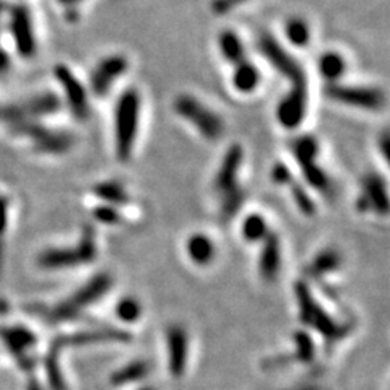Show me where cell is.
Returning <instances> with one entry per match:
<instances>
[{"instance_id": "6da1fadb", "label": "cell", "mask_w": 390, "mask_h": 390, "mask_svg": "<svg viewBox=\"0 0 390 390\" xmlns=\"http://www.w3.org/2000/svg\"><path fill=\"white\" fill-rule=\"evenodd\" d=\"M142 96L137 88H127L120 93L114 105L113 137L116 160L129 163L138 140L142 120Z\"/></svg>"}, {"instance_id": "7a4b0ae2", "label": "cell", "mask_w": 390, "mask_h": 390, "mask_svg": "<svg viewBox=\"0 0 390 390\" xmlns=\"http://www.w3.org/2000/svg\"><path fill=\"white\" fill-rule=\"evenodd\" d=\"M294 298L298 304L299 319L307 329H311L327 340H340L347 334V327L338 324L329 311L317 301L316 296L311 293L309 286L304 281L294 283Z\"/></svg>"}, {"instance_id": "3957f363", "label": "cell", "mask_w": 390, "mask_h": 390, "mask_svg": "<svg viewBox=\"0 0 390 390\" xmlns=\"http://www.w3.org/2000/svg\"><path fill=\"white\" fill-rule=\"evenodd\" d=\"M173 109L205 140L217 142L225 133V120L221 116L215 113L212 107L202 102L199 98L187 93L179 95L173 102Z\"/></svg>"}, {"instance_id": "277c9868", "label": "cell", "mask_w": 390, "mask_h": 390, "mask_svg": "<svg viewBox=\"0 0 390 390\" xmlns=\"http://www.w3.org/2000/svg\"><path fill=\"white\" fill-rule=\"evenodd\" d=\"M98 255L96 235L91 226H85L80 241L74 248H52L38 255V263L43 268H72L95 262Z\"/></svg>"}, {"instance_id": "5b68a950", "label": "cell", "mask_w": 390, "mask_h": 390, "mask_svg": "<svg viewBox=\"0 0 390 390\" xmlns=\"http://www.w3.org/2000/svg\"><path fill=\"white\" fill-rule=\"evenodd\" d=\"M12 132L31 142L36 151L46 155H64L75 145V138L69 132L49 129L46 125L25 119L10 125Z\"/></svg>"}, {"instance_id": "8992f818", "label": "cell", "mask_w": 390, "mask_h": 390, "mask_svg": "<svg viewBox=\"0 0 390 390\" xmlns=\"http://www.w3.org/2000/svg\"><path fill=\"white\" fill-rule=\"evenodd\" d=\"M259 52L262 54L263 59L267 61V64L277 72L278 75H281L285 80H288L290 87L294 85H307V74L293 54L286 51L275 36L263 33L257 41Z\"/></svg>"}, {"instance_id": "52a82bcc", "label": "cell", "mask_w": 390, "mask_h": 390, "mask_svg": "<svg viewBox=\"0 0 390 390\" xmlns=\"http://www.w3.org/2000/svg\"><path fill=\"white\" fill-rule=\"evenodd\" d=\"M113 286V277L109 273H98L91 280H88L82 288L75 291L69 299L61 303L51 311V317L54 321H70L82 314L83 309L93 306L96 301H100L107 291Z\"/></svg>"}, {"instance_id": "ba28073f", "label": "cell", "mask_w": 390, "mask_h": 390, "mask_svg": "<svg viewBox=\"0 0 390 390\" xmlns=\"http://www.w3.org/2000/svg\"><path fill=\"white\" fill-rule=\"evenodd\" d=\"M325 96L337 105L355 107L360 111H376L384 109L385 95L382 89L374 87H361V85H345L334 83L325 87Z\"/></svg>"}, {"instance_id": "9c48e42d", "label": "cell", "mask_w": 390, "mask_h": 390, "mask_svg": "<svg viewBox=\"0 0 390 390\" xmlns=\"http://www.w3.org/2000/svg\"><path fill=\"white\" fill-rule=\"evenodd\" d=\"M54 78L62 89L65 105L74 114V118L85 122L89 118V93L75 72L65 64H57L54 67Z\"/></svg>"}, {"instance_id": "30bf717a", "label": "cell", "mask_w": 390, "mask_h": 390, "mask_svg": "<svg viewBox=\"0 0 390 390\" xmlns=\"http://www.w3.org/2000/svg\"><path fill=\"white\" fill-rule=\"evenodd\" d=\"M129 59L124 54H109L95 65L89 74V89L93 96L106 98L114 85L127 74Z\"/></svg>"}, {"instance_id": "8fae6325", "label": "cell", "mask_w": 390, "mask_h": 390, "mask_svg": "<svg viewBox=\"0 0 390 390\" xmlns=\"http://www.w3.org/2000/svg\"><path fill=\"white\" fill-rule=\"evenodd\" d=\"M307 107L309 83L290 87L275 109L278 124L286 130H296L298 127H301L307 116Z\"/></svg>"}, {"instance_id": "7c38bea8", "label": "cell", "mask_w": 390, "mask_h": 390, "mask_svg": "<svg viewBox=\"0 0 390 390\" xmlns=\"http://www.w3.org/2000/svg\"><path fill=\"white\" fill-rule=\"evenodd\" d=\"M8 28L15 43L18 56L23 59H31L38 52V41H36L34 25L31 13L25 6H15L10 10V21Z\"/></svg>"}, {"instance_id": "4fadbf2b", "label": "cell", "mask_w": 390, "mask_h": 390, "mask_svg": "<svg viewBox=\"0 0 390 390\" xmlns=\"http://www.w3.org/2000/svg\"><path fill=\"white\" fill-rule=\"evenodd\" d=\"M356 208L360 213L373 212L380 217H387L390 202L385 179L378 173H369L362 177L361 192L356 200Z\"/></svg>"}, {"instance_id": "5bb4252c", "label": "cell", "mask_w": 390, "mask_h": 390, "mask_svg": "<svg viewBox=\"0 0 390 390\" xmlns=\"http://www.w3.org/2000/svg\"><path fill=\"white\" fill-rule=\"evenodd\" d=\"M166 361L168 371L174 379H181L189 362V335L182 325L173 324L166 329Z\"/></svg>"}, {"instance_id": "9a60e30c", "label": "cell", "mask_w": 390, "mask_h": 390, "mask_svg": "<svg viewBox=\"0 0 390 390\" xmlns=\"http://www.w3.org/2000/svg\"><path fill=\"white\" fill-rule=\"evenodd\" d=\"M244 150L239 143H235L226 150L217 174H215V191L219 197L239 189V173L243 168Z\"/></svg>"}, {"instance_id": "2e32d148", "label": "cell", "mask_w": 390, "mask_h": 390, "mask_svg": "<svg viewBox=\"0 0 390 390\" xmlns=\"http://www.w3.org/2000/svg\"><path fill=\"white\" fill-rule=\"evenodd\" d=\"M132 340V335L124 329H114V327H105V329L82 330L77 334L62 335L57 337L52 343L59 348L65 347H85V345H100V343H127Z\"/></svg>"}, {"instance_id": "e0dca14e", "label": "cell", "mask_w": 390, "mask_h": 390, "mask_svg": "<svg viewBox=\"0 0 390 390\" xmlns=\"http://www.w3.org/2000/svg\"><path fill=\"white\" fill-rule=\"evenodd\" d=\"M0 338L3 340V343L7 345V348L10 349L13 355L18 358V362L23 369H33L34 360H31L28 356V349L38 343V338H36L33 332L21 325L3 327V329H0Z\"/></svg>"}, {"instance_id": "ac0fdd59", "label": "cell", "mask_w": 390, "mask_h": 390, "mask_svg": "<svg viewBox=\"0 0 390 390\" xmlns=\"http://www.w3.org/2000/svg\"><path fill=\"white\" fill-rule=\"evenodd\" d=\"M281 268V244L277 235L270 232L262 243L259 255V275L266 281H273Z\"/></svg>"}, {"instance_id": "d6986e66", "label": "cell", "mask_w": 390, "mask_h": 390, "mask_svg": "<svg viewBox=\"0 0 390 390\" xmlns=\"http://www.w3.org/2000/svg\"><path fill=\"white\" fill-rule=\"evenodd\" d=\"M186 252L194 266L208 267L212 266L215 257H217V246L210 236L204 235V232H194L187 239Z\"/></svg>"}, {"instance_id": "ffe728a7", "label": "cell", "mask_w": 390, "mask_h": 390, "mask_svg": "<svg viewBox=\"0 0 390 390\" xmlns=\"http://www.w3.org/2000/svg\"><path fill=\"white\" fill-rule=\"evenodd\" d=\"M262 83V74L259 67L250 61H243L241 64L232 67L231 85L241 95H252Z\"/></svg>"}, {"instance_id": "44dd1931", "label": "cell", "mask_w": 390, "mask_h": 390, "mask_svg": "<svg viewBox=\"0 0 390 390\" xmlns=\"http://www.w3.org/2000/svg\"><path fill=\"white\" fill-rule=\"evenodd\" d=\"M61 105L62 102L57 95H54V93H41V95L30 98L28 101H25L23 105L18 107H20V113L23 116V119L33 120L34 118H44V116L57 113L61 109Z\"/></svg>"}, {"instance_id": "7402d4cb", "label": "cell", "mask_w": 390, "mask_h": 390, "mask_svg": "<svg viewBox=\"0 0 390 390\" xmlns=\"http://www.w3.org/2000/svg\"><path fill=\"white\" fill-rule=\"evenodd\" d=\"M91 192L101 204L111 205V207H116L119 210L122 207H127L130 202H132L130 194L124 187V184H120L118 181L98 182L91 187Z\"/></svg>"}, {"instance_id": "603a6c76", "label": "cell", "mask_w": 390, "mask_h": 390, "mask_svg": "<svg viewBox=\"0 0 390 390\" xmlns=\"http://www.w3.org/2000/svg\"><path fill=\"white\" fill-rule=\"evenodd\" d=\"M217 46L219 51V56L225 59L231 67H235L241 62L248 59L246 57V47L241 36L232 30H225L218 34Z\"/></svg>"}, {"instance_id": "cb8c5ba5", "label": "cell", "mask_w": 390, "mask_h": 390, "mask_svg": "<svg viewBox=\"0 0 390 390\" xmlns=\"http://www.w3.org/2000/svg\"><path fill=\"white\" fill-rule=\"evenodd\" d=\"M150 362L143 361V360H137V361H130L127 365L119 367L116 369L113 374H111V384L114 387H125V385H132L137 384L143 380L145 378H148L150 374Z\"/></svg>"}, {"instance_id": "d4e9b609", "label": "cell", "mask_w": 390, "mask_h": 390, "mask_svg": "<svg viewBox=\"0 0 390 390\" xmlns=\"http://www.w3.org/2000/svg\"><path fill=\"white\" fill-rule=\"evenodd\" d=\"M317 69H319L321 77L325 80L327 85L340 83L345 72H347V61L337 51H327L319 57Z\"/></svg>"}, {"instance_id": "484cf974", "label": "cell", "mask_w": 390, "mask_h": 390, "mask_svg": "<svg viewBox=\"0 0 390 390\" xmlns=\"http://www.w3.org/2000/svg\"><path fill=\"white\" fill-rule=\"evenodd\" d=\"M340 267H342V255H340L337 249L327 248L321 250V252L311 260V263H309L307 267V273L312 278H321L330 275V273H335L340 270Z\"/></svg>"}, {"instance_id": "4316f807", "label": "cell", "mask_w": 390, "mask_h": 390, "mask_svg": "<svg viewBox=\"0 0 390 390\" xmlns=\"http://www.w3.org/2000/svg\"><path fill=\"white\" fill-rule=\"evenodd\" d=\"M270 235L268 230V223L263 215L260 213H249L248 217L241 223V236L246 243L249 244H259L263 243V239Z\"/></svg>"}, {"instance_id": "83f0119b", "label": "cell", "mask_w": 390, "mask_h": 390, "mask_svg": "<svg viewBox=\"0 0 390 390\" xmlns=\"http://www.w3.org/2000/svg\"><path fill=\"white\" fill-rule=\"evenodd\" d=\"M319 150V140L314 136H307V133L306 136H299L298 138H294L293 145H291V151H293V156L299 168L317 163Z\"/></svg>"}, {"instance_id": "f1b7e54d", "label": "cell", "mask_w": 390, "mask_h": 390, "mask_svg": "<svg viewBox=\"0 0 390 390\" xmlns=\"http://www.w3.org/2000/svg\"><path fill=\"white\" fill-rule=\"evenodd\" d=\"M311 26L301 17L290 18L285 23V38L293 47H306L311 43Z\"/></svg>"}, {"instance_id": "f546056e", "label": "cell", "mask_w": 390, "mask_h": 390, "mask_svg": "<svg viewBox=\"0 0 390 390\" xmlns=\"http://www.w3.org/2000/svg\"><path fill=\"white\" fill-rule=\"evenodd\" d=\"M61 349L56 343L51 345L49 348V353L46 356V376L49 380V385H51L52 390H67V384L64 376H62V369L59 365V355Z\"/></svg>"}, {"instance_id": "4dcf8cb0", "label": "cell", "mask_w": 390, "mask_h": 390, "mask_svg": "<svg viewBox=\"0 0 390 390\" xmlns=\"http://www.w3.org/2000/svg\"><path fill=\"white\" fill-rule=\"evenodd\" d=\"M114 314L122 324H136L142 317L143 306L133 296H124V298H120L118 304H116Z\"/></svg>"}, {"instance_id": "1f68e13d", "label": "cell", "mask_w": 390, "mask_h": 390, "mask_svg": "<svg viewBox=\"0 0 390 390\" xmlns=\"http://www.w3.org/2000/svg\"><path fill=\"white\" fill-rule=\"evenodd\" d=\"M299 171H301L303 181L306 182V186L311 187V189L319 192H327L330 189L329 174L321 168L319 163L303 166V168H299Z\"/></svg>"}, {"instance_id": "d6a6232c", "label": "cell", "mask_w": 390, "mask_h": 390, "mask_svg": "<svg viewBox=\"0 0 390 390\" xmlns=\"http://www.w3.org/2000/svg\"><path fill=\"white\" fill-rule=\"evenodd\" d=\"M293 343H294V353H293L294 361L303 362V365H307V362L314 361V358H316V345H314V340L306 330L294 332Z\"/></svg>"}, {"instance_id": "836d02e7", "label": "cell", "mask_w": 390, "mask_h": 390, "mask_svg": "<svg viewBox=\"0 0 390 390\" xmlns=\"http://www.w3.org/2000/svg\"><path fill=\"white\" fill-rule=\"evenodd\" d=\"M291 189V197H293V202L296 205V208L301 212L304 217H314L317 213V205L316 200L312 199L311 194H309L306 186L299 182H293L290 186Z\"/></svg>"}, {"instance_id": "e575fe53", "label": "cell", "mask_w": 390, "mask_h": 390, "mask_svg": "<svg viewBox=\"0 0 390 390\" xmlns=\"http://www.w3.org/2000/svg\"><path fill=\"white\" fill-rule=\"evenodd\" d=\"M244 204V192L243 189H236L230 192V194L221 195V204H219V212L225 221H230L232 217H236L239 213V210L243 208Z\"/></svg>"}, {"instance_id": "d590c367", "label": "cell", "mask_w": 390, "mask_h": 390, "mask_svg": "<svg viewBox=\"0 0 390 390\" xmlns=\"http://www.w3.org/2000/svg\"><path fill=\"white\" fill-rule=\"evenodd\" d=\"M93 218L106 226H116L122 221V212L119 208L111 207V205L100 204L93 210Z\"/></svg>"}, {"instance_id": "8d00e7d4", "label": "cell", "mask_w": 390, "mask_h": 390, "mask_svg": "<svg viewBox=\"0 0 390 390\" xmlns=\"http://www.w3.org/2000/svg\"><path fill=\"white\" fill-rule=\"evenodd\" d=\"M270 179L277 186H291L294 182V176L291 169L285 163H275L270 171Z\"/></svg>"}, {"instance_id": "74e56055", "label": "cell", "mask_w": 390, "mask_h": 390, "mask_svg": "<svg viewBox=\"0 0 390 390\" xmlns=\"http://www.w3.org/2000/svg\"><path fill=\"white\" fill-rule=\"evenodd\" d=\"M252 2V0H213L212 2V10L215 15L221 17V15H228L236 8L243 7L244 3Z\"/></svg>"}, {"instance_id": "f35d334b", "label": "cell", "mask_w": 390, "mask_h": 390, "mask_svg": "<svg viewBox=\"0 0 390 390\" xmlns=\"http://www.w3.org/2000/svg\"><path fill=\"white\" fill-rule=\"evenodd\" d=\"M8 225V200L6 197H0V236L7 230Z\"/></svg>"}, {"instance_id": "ab89813d", "label": "cell", "mask_w": 390, "mask_h": 390, "mask_svg": "<svg viewBox=\"0 0 390 390\" xmlns=\"http://www.w3.org/2000/svg\"><path fill=\"white\" fill-rule=\"evenodd\" d=\"M379 147L380 151H382V158L389 163V156H390V137L389 132H384L379 138Z\"/></svg>"}, {"instance_id": "60d3db41", "label": "cell", "mask_w": 390, "mask_h": 390, "mask_svg": "<svg viewBox=\"0 0 390 390\" xmlns=\"http://www.w3.org/2000/svg\"><path fill=\"white\" fill-rule=\"evenodd\" d=\"M10 65H12L10 56H8V54L3 51L2 47H0V75L7 74V72L10 70Z\"/></svg>"}, {"instance_id": "b9f144b4", "label": "cell", "mask_w": 390, "mask_h": 390, "mask_svg": "<svg viewBox=\"0 0 390 390\" xmlns=\"http://www.w3.org/2000/svg\"><path fill=\"white\" fill-rule=\"evenodd\" d=\"M62 7L69 8V10H75L78 6H82L85 0H57Z\"/></svg>"}, {"instance_id": "7bdbcfd3", "label": "cell", "mask_w": 390, "mask_h": 390, "mask_svg": "<svg viewBox=\"0 0 390 390\" xmlns=\"http://www.w3.org/2000/svg\"><path fill=\"white\" fill-rule=\"evenodd\" d=\"M3 10H6V6H3V3H2V2H0V15H2Z\"/></svg>"}, {"instance_id": "ee69618b", "label": "cell", "mask_w": 390, "mask_h": 390, "mask_svg": "<svg viewBox=\"0 0 390 390\" xmlns=\"http://www.w3.org/2000/svg\"><path fill=\"white\" fill-rule=\"evenodd\" d=\"M0 259H2V243H0Z\"/></svg>"}, {"instance_id": "f6af8a7d", "label": "cell", "mask_w": 390, "mask_h": 390, "mask_svg": "<svg viewBox=\"0 0 390 390\" xmlns=\"http://www.w3.org/2000/svg\"><path fill=\"white\" fill-rule=\"evenodd\" d=\"M138 390H153L151 387H143V389H138Z\"/></svg>"}]
</instances>
